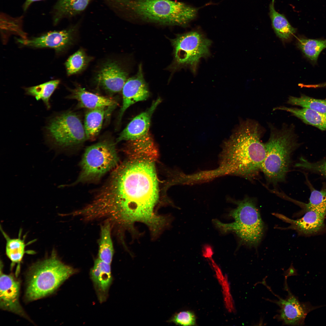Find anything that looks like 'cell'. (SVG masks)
I'll return each mask as SVG.
<instances>
[{"label":"cell","mask_w":326,"mask_h":326,"mask_svg":"<svg viewBox=\"0 0 326 326\" xmlns=\"http://www.w3.org/2000/svg\"><path fill=\"white\" fill-rule=\"evenodd\" d=\"M309 201L306 207L315 208L326 213V188L321 190L312 189Z\"/></svg>","instance_id":"f1b7e54d"},{"label":"cell","mask_w":326,"mask_h":326,"mask_svg":"<svg viewBox=\"0 0 326 326\" xmlns=\"http://www.w3.org/2000/svg\"><path fill=\"white\" fill-rule=\"evenodd\" d=\"M127 73L115 62L109 61L102 66L96 76L98 84L110 94L122 90Z\"/></svg>","instance_id":"5bb4252c"},{"label":"cell","mask_w":326,"mask_h":326,"mask_svg":"<svg viewBox=\"0 0 326 326\" xmlns=\"http://www.w3.org/2000/svg\"><path fill=\"white\" fill-rule=\"evenodd\" d=\"M296 274L297 272L296 270L292 266H291L285 273V279H287V278L289 276Z\"/></svg>","instance_id":"d6a6232c"},{"label":"cell","mask_w":326,"mask_h":326,"mask_svg":"<svg viewBox=\"0 0 326 326\" xmlns=\"http://www.w3.org/2000/svg\"><path fill=\"white\" fill-rule=\"evenodd\" d=\"M1 232L6 241L5 246L6 254L11 261V268L16 264L17 267L15 275L17 277L19 273L20 264L25 253L34 254V251H27L25 250L27 244L25 243V236L22 239L21 238V229L19 232L18 237L17 238H11L0 227Z\"/></svg>","instance_id":"d6986e66"},{"label":"cell","mask_w":326,"mask_h":326,"mask_svg":"<svg viewBox=\"0 0 326 326\" xmlns=\"http://www.w3.org/2000/svg\"><path fill=\"white\" fill-rule=\"evenodd\" d=\"M60 82L59 80L50 81L40 85L25 88L27 94L34 97L37 100H41L47 109L50 107V98Z\"/></svg>","instance_id":"484cf974"},{"label":"cell","mask_w":326,"mask_h":326,"mask_svg":"<svg viewBox=\"0 0 326 326\" xmlns=\"http://www.w3.org/2000/svg\"><path fill=\"white\" fill-rule=\"evenodd\" d=\"M287 103L310 109L326 115V100L315 99L302 95L299 97L289 96Z\"/></svg>","instance_id":"4316f807"},{"label":"cell","mask_w":326,"mask_h":326,"mask_svg":"<svg viewBox=\"0 0 326 326\" xmlns=\"http://www.w3.org/2000/svg\"><path fill=\"white\" fill-rule=\"evenodd\" d=\"M161 102L157 98L147 110L133 118L120 134L117 142L136 139L149 133L152 115Z\"/></svg>","instance_id":"2e32d148"},{"label":"cell","mask_w":326,"mask_h":326,"mask_svg":"<svg viewBox=\"0 0 326 326\" xmlns=\"http://www.w3.org/2000/svg\"><path fill=\"white\" fill-rule=\"evenodd\" d=\"M89 60V58L83 50H78L70 56L66 62L68 75H73L82 71L86 66Z\"/></svg>","instance_id":"83f0119b"},{"label":"cell","mask_w":326,"mask_h":326,"mask_svg":"<svg viewBox=\"0 0 326 326\" xmlns=\"http://www.w3.org/2000/svg\"><path fill=\"white\" fill-rule=\"evenodd\" d=\"M90 275L99 302H104L113 280L110 264L97 258L94 261Z\"/></svg>","instance_id":"e0dca14e"},{"label":"cell","mask_w":326,"mask_h":326,"mask_svg":"<svg viewBox=\"0 0 326 326\" xmlns=\"http://www.w3.org/2000/svg\"><path fill=\"white\" fill-rule=\"evenodd\" d=\"M77 27V24L65 30L50 32L31 39H19L18 41L27 46L37 48H50L57 52H61L72 43Z\"/></svg>","instance_id":"4fadbf2b"},{"label":"cell","mask_w":326,"mask_h":326,"mask_svg":"<svg viewBox=\"0 0 326 326\" xmlns=\"http://www.w3.org/2000/svg\"><path fill=\"white\" fill-rule=\"evenodd\" d=\"M118 157L114 143L104 140L88 147L80 163L81 171L77 182L99 179L117 165Z\"/></svg>","instance_id":"52a82bcc"},{"label":"cell","mask_w":326,"mask_h":326,"mask_svg":"<svg viewBox=\"0 0 326 326\" xmlns=\"http://www.w3.org/2000/svg\"><path fill=\"white\" fill-rule=\"evenodd\" d=\"M269 139L265 144L266 155L261 167L268 182L274 185L285 181L291 156L298 145L292 125L285 124L280 128L269 125Z\"/></svg>","instance_id":"277c9868"},{"label":"cell","mask_w":326,"mask_h":326,"mask_svg":"<svg viewBox=\"0 0 326 326\" xmlns=\"http://www.w3.org/2000/svg\"><path fill=\"white\" fill-rule=\"evenodd\" d=\"M107 107L89 109L85 114L84 128L87 139H95L102 127Z\"/></svg>","instance_id":"7402d4cb"},{"label":"cell","mask_w":326,"mask_h":326,"mask_svg":"<svg viewBox=\"0 0 326 326\" xmlns=\"http://www.w3.org/2000/svg\"><path fill=\"white\" fill-rule=\"evenodd\" d=\"M93 0H58L53 11V22L58 23L64 18H70L83 11Z\"/></svg>","instance_id":"ffe728a7"},{"label":"cell","mask_w":326,"mask_h":326,"mask_svg":"<svg viewBox=\"0 0 326 326\" xmlns=\"http://www.w3.org/2000/svg\"><path fill=\"white\" fill-rule=\"evenodd\" d=\"M123 103L118 116L120 122L126 110L133 104L145 101L149 96L148 87L144 78L140 64L137 73L127 80L122 89Z\"/></svg>","instance_id":"7c38bea8"},{"label":"cell","mask_w":326,"mask_h":326,"mask_svg":"<svg viewBox=\"0 0 326 326\" xmlns=\"http://www.w3.org/2000/svg\"><path fill=\"white\" fill-rule=\"evenodd\" d=\"M46 130L48 143L55 150L77 145L87 140L80 119L70 111L54 116L49 120Z\"/></svg>","instance_id":"ba28073f"},{"label":"cell","mask_w":326,"mask_h":326,"mask_svg":"<svg viewBox=\"0 0 326 326\" xmlns=\"http://www.w3.org/2000/svg\"><path fill=\"white\" fill-rule=\"evenodd\" d=\"M297 167L319 173L326 177V159L321 161L311 163L303 157L295 165Z\"/></svg>","instance_id":"4dcf8cb0"},{"label":"cell","mask_w":326,"mask_h":326,"mask_svg":"<svg viewBox=\"0 0 326 326\" xmlns=\"http://www.w3.org/2000/svg\"><path fill=\"white\" fill-rule=\"evenodd\" d=\"M1 262L0 277V307L2 310L11 312L29 319L19 302L20 282L11 274L3 272Z\"/></svg>","instance_id":"8fae6325"},{"label":"cell","mask_w":326,"mask_h":326,"mask_svg":"<svg viewBox=\"0 0 326 326\" xmlns=\"http://www.w3.org/2000/svg\"><path fill=\"white\" fill-rule=\"evenodd\" d=\"M167 322L176 325L193 326L196 324V318L193 312L184 311L174 314Z\"/></svg>","instance_id":"f546056e"},{"label":"cell","mask_w":326,"mask_h":326,"mask_svg":"<svg viewBox=\"0 0 326 326\" xmlns=\"http://www.w3.org/2000/svg\"><path fill=\"white\" fill-rule=\"evenodd\" d=\"M297 46L307 59L315 63L321 52L326 48V39L301 37L298 39Z\"/></svg>","instance_id":"d4e9b609"},{"label":"cell","mask_w":326,"mask_h":326,"mask_svg":"<svg viewBox=\"0 0 326 326\" xmlns=\"http://www.w3.org/2000/svg\"><path fill=\"white\" fill-rule=\"evenodd\" d=\"M42 0H26L23 5V8L24 11H26L33 3Z\"/></svg>","instance_id":"836d02e7"},{"label":"cell","mask_w":326,"mask_h":326,"mask_svg":"<svg viewBox=\"0 0 326 326\" xmlns=\"http://www.w3.org/2000/svg\"><path fill=\"white\" fill-rule=\"evenodd\" d=\"M312 87L313 88H326V82L312 85Z\"/></svg>","instance_id":"e575fe53"},{"label":"cell","mask_w":326,"mask_h":326,"mask_svg":"<svg viewBox=\"0 0 326 326\" xmlns=\"http://www.w3.org/2000/svg\"><path fill=\"white\" fill-rule=\"evenodd\" d=\"M306 208V212L303 216L296 220L279 214H275V215L290 223V228L294 229L300 233L307 235L316 233L324 227L326 213L315 208Z\"/></svg>","instance_id":"9a60e30c"},{"label":"cell","mask_w":326,"mask_h":326,"mask_svg":"<svg viewBox=\"0 0 326 326\" xmlns=\"http://www.w3.org/2000/svg\"><path fill=\"white\" fill-rule=\"evenodd\" d=\"M171 42L176 66L188 67L193 73L200 59L210 55L212 41L200 31L193 30L178 35Z\"/></svg>","instance_id":"9c48e42d"},{"label":"cell","mask_w":326,"mask_h":326,"mask_svg":"<svg viewBox=\"0 0 326 326\" xmlns=\"http://www.w3.org/2000/svg\"><path fill=\"white\" fill-rule=\"evenodd\" d=\"M276 110L289 112L306 124L315 126L322 131L326 130V115L324 114L305 108L280 106L273 108V110Z\"/></svg>","instance_id":"44dd1931"},{"label":"cell","mask_w":326,"mask_h":326,"mask_svg":"<svg viewBox=\"0 0 326 326\" xmlns=\"http://www.w3.org/2000/svg\"><path fill=\"white\" fill-rule=\"evenodd\" d=\"M233 203L237 207L230 211L229 215L234 221L224 223L214 219L213 223L222 233L234 232L242 243L249 246H256L263 236L264 225L255 201L246 197Z\"/></svg>","instance_id":"8992f818"},{"label":"cell","mask_w":326,"mask_h":326,"mask_svg":"<svg viewBox=\"0 0 326 326\" xmlns=\"http://www.w3.org/2000/svg\"><path fill=\"white\" fill-rule=\"evenodd\" d=\"M285 288L288 295L285 299L278 297L279 300H272L280 307L278 314L275 316L278 321L285 325H301L304 323L308 313L314 308L309 305L300 302L288 289L287 284Z\"/></svg>","instance_id":"30bf717a"},{"label":"cell","mask_w":326,"mask_h":326,"mask_svg":"<svg viewBox=\"0 0 326 326\" xmlns=\"http://www.w3.org/2000/svg\"><path fill=\"white\" fill-rule=\"evenodd\" d=\"M77 272L63 263L53 251L49 257L30 267L27 278L26 299L33 301L50 295Z\"/></svg>","instance_id":"5b68a950"},{"label":"cell","mask_w":326,"mask_h":326,"mask_svg":"<svg viewBox=\"0 0 326 326\" xmlns=\"http://www.w3.org/2000/svg\"><path fill=\"white\" fill-rule=\"evenodd\" d=\"M117 15L133 17L162 24L186 26L196 17L197 9L171 0H102Z\"/></svg>","instance_id":"3957f363"},{"label":"cell","mask_w":326,"mask_h":326,"mask_svg":"<svg viewBox=\"0 0 326 326\" xmlns=\"http://www.w3.org/2000/svg\"><path fill=\"white\" fill-rule=\"evenodd\" d=\"M71 92L67 98L77 100L79 107L92 109L110 108L117 104L116 101L112 98L91 92L80 86L72 90Z\"/></svg>","instance_id":"ac0fdd59"},{"label":"cell","mask_w":326,"mask_h":326,"mask_svg":"<svg viewBox=\"0 0 326 326\" xmlns=\"http://www.w3.org/2000/svg\"><path fill=\"white\" fill-rule=\"evenodd\" d=\"M129 156L114 168L86 206L87 212L93 219L106 218L123 226L132 228L135 222H142L152 234H157L167 221L154 211L159 198L155 158L145 155Z\"/></svg>","instance_id":"6da1fadb"},{"label":"cell","mask_w":326,"mask_h":326,"mask_svg":"<svg viewBox=\"0 0 326 326\" xmlns=\"http://www.w3.org/2000/svg\"><path fill=\"white\" fill-rule=\"evenodd\" d=\"M1 15L2 27H7L6 29L11 31L23 33L21 29L22 17H13L3 13Z\"/></svg>","instance_id":"1f68e13d"},{"label":"cell","mask_w":326,"mask_h":326,"mask_svg":"<svg viewBox=\"0 0 326 326\" xmlns=\"http://www.w3.org/2000/svg\"><path fill=\"white\" fill-rule=\"evenodd\" d=\"M265 130L258 122L248 119L242 121L225 145L220 155L215 175L229 174L249 180L255 178L261 171L266 155L261 139Z\"/></svg>","instance_id":"7a4b0ae2"},{"label":"cell","mask_w":326,"mask_h":326,"mask_svg":"<svg viewBox=\"0 0 326 326\" xmlns=\"http://www.w3.org/2000/svg\"><path fill=\"white\" fill-rule=\"evenodd\" d=\"M111 232L110 222L107 220L101 227L98 253V258L110 264L114 254Z\"/></svg>","instance_id":"cb8c5ba5"},{"label":"cell","mask_w":326,"mask_h":326,"mask_svg":"<svg viewBox=\"0 0 326 326\" xmlns=\"http://www.w3.org/2000/svg\"><path fill=\"white\" fill-rule=\"evenodd\" d=\"M274 1L272 0L269 5V15L273 28L280 38L282 40L289 39L296 33V29L290 25L284 15L275 10Z\"/></svg>","instance_id":"603a6c76"}]
</instances>
